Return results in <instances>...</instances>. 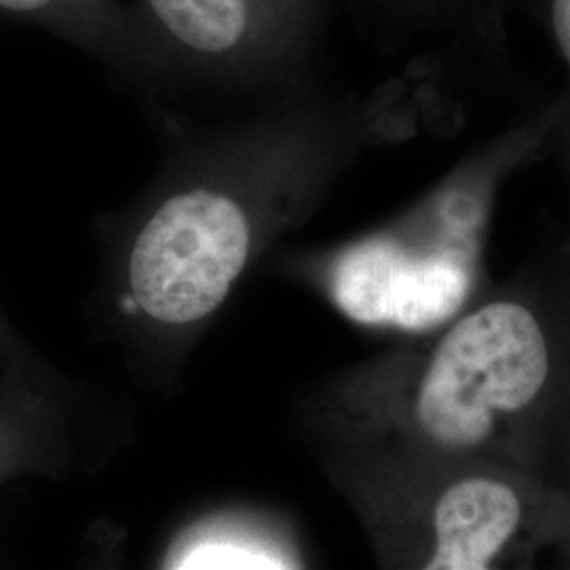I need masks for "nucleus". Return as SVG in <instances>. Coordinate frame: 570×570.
Instances as JSON below:
<instances>
[{"label": "nucleus", "instance_id": "9d476101", "mask_svg": "<svg viewBox=\"0 0 570 570\" xmlns=\"http://www.w3.org/2000/svg\"><path fill=\"white\" fill-rule=\"evenodd\" d=\"M511 13L522 11L541 30L562 72V91L570 106V0H510Z\"/></svg>", "mask_w": 570, "mask_h": 570}, {"label": "nucleus", "instance_id": "f03ea898", "mask_svg": "<svg viewBox=\"0 0 570 570\" xmlns=\"http://www.w3.org/2000/svg\"><path fill=\"white\" fill-rule=\"evenodd\" d=\"M400 129L387 89L336 96L315 85L190 136L127 239L129 301L157 324L202 322L277 228Z\"/></svg>", "mask_w": 570, "mask_h": 570}, {"label": "nucleus", "instance_id": "20e7f679", "mask_svg": "<svg viewBox=\"0 0 570 570\" xmlns=\"http://www.w3.org/2000/svg\"><path fill=\"white\" fill-rule=\"evenodd\" d=\"M567 492L503 468L379 478L370 522L385 570H539Z\"/></svg>", "mask_w": 570, "mask_h": 570}, {"label": "nucleus", "instance_id": "2eb2a0df", "mask_svg": "<svg viewBox=\"0 0 570 570\" xmlns=\"http://www.w3.org/2000/svg\"><path fill=\"white\" fill-rule=\"evenodd\" d=\"M539 570H541V569H539Z\"/></svg>", "mask_w": 570, "mask_h": 570}, {"label": "nucleus", "instance_id": "ddd939ff", "mask_svg": "<svg viewBox=\"0 0 570 570\" xmlns=\"http://www.w3.org/2000/svg\"><path fill=\"white\" fill-rule=\"evenodd\" d=\"M567 503H564V515H562V524H560V534L553 543L550 553H556V558L560 560V569L570 570V482L567 484Z\"/></svg>", "mask_w": 570, "mask_h": 570}, {"label": "nucleus", "instance_id": "39448f33", "mask_svg": "<svg viewBox=\"0 0 570 570\" xmlns=\"http://www.w3.org/2000/svg\"><path fill=\"white\" fill-rule=\"evenodd\" d=\"M161 94L263 102L315 87L332 0H127Z\"/></svg>", "mask_w": 570, "mask_h": 570}, {"label": "nucleus", "instance_id": "1a4fd4ad", "mask_svg": "<svg viewBox=\"0 0 570 570\" xmlns=\"http://www.w3.org/2000/svg\"><path fill=\"white\" fill-rule=\"evenodd\" d=\"M171 570H289V567L268 551L216 539L190 546Z\"/></svg>", "mask_w": 570, "mask_h": 570}, {"label": "nucleus", "instance_id": "4468645a", "mask_svg": "<svg viewBox=\"0 0 570 570\" xmlns=\"http://www.w3.org/2000/svg\"><path fill=\"white\" fill-rule=\"evenodd\" d=\"M567 235H569V239H570V230H569V233H567Z\"/></svg>", "mask_w": 570, "mask_h": 570}, {"label": "nucleus", "instance_id": "f8f14e48", "mask_svg": "<svg viewBox=\"0 0 570 570\" xmlns=\"http://www.w3.org/2000/svg\"><path fill=\"white\" fill-rule=\"evenodd\" d=\"M558 157V161L562 165L564 174L570 180V106L564 102V108L560 112V119L556 122L553 131H551L550 150Z\"/></svg>", "mask_w": 570, "mask_h": 570}, {"label": "nucleus", "instance_id": "423d86ee", "mask_svg": "<svg viewBox=\"0 0 570 570\" xmlns=\"http://www.w3.org/2000/svg\"><path fill=\"white\" fill-rule=\"evenodd\" d=\"M0 13L37 23L144 94H159L127 0H0Z\"/></svg>", "mask_w": 570, "mask_h": 570}, {"label": "nucleus", "instance_id": "0eeeda50", "mask_svg": "<svg viewBox=\"0 0 570 570\" xmlns=\"http://www.w3.org/2000/svg\"><path fill=\"white\" fill-rule=\"evenodd\" d=\"M391 37L425 42L452 56L499 58L503 51L510 0H355Z\"/></svg>", "mask_w": 570, "mask_h": 570}, {"label": "nucleus", "instance_id": "6e6552de", "mask_svg": "<svg viewBox=\"0 0 570 570\" xmlns=\"http://www.w3.org/2000/svg\"><path fill=\"white\" fill-rule=\"evenodd\" d=\"M28 372H9L0 387V480L45 463L49 407Z\"/></svg>", "mask_w": 570, "mask_h": 570}, {"label": "nucleus", "instance_id": "7ed1b4c3", "mask_svg": "<svg viewBox=\"0 0 570 570\" xmlns=\"http://www.w3.org/2000/svg\"><path fill=\"white\" fill-rule=\"evenodd\" d=\"M560 96L475 146L397 220L332 249L322 284L355 324L423 336L456 317L487 287L497 202L511 176L550 150Z\"/></svg>", "mask_w": 570, "mask_h": 570}, {"label": "nucleus", "instance_id": "f257e3e1", "mask_svg": "<svg viewBox=\"0 0 570 570\" xmlns=\"http://www.w3.org/2000/svg\"><path fill=\"white\" fill-rule=\"evenodd\" d=\"M383 478L503 468L570 482V239L346 391Z\"/></svg>", "mask_w": 570, "mask_h": 570}, {"label": "nucleus", "instance_id": "9b49d317", "mask_svg": "<svg viewBox=\"0 0 570 570\" xmlns=\"http://www.w3.org/2000/svg\"><path fill=\"white\" fill-rule=\"evenodd\" d=\"M30 364L32 362L26 357V348L0 313V366L7 367L9 372H28Z\"/></svg>", "mask_w": 570, "mask_h": 570}]
</instances>
